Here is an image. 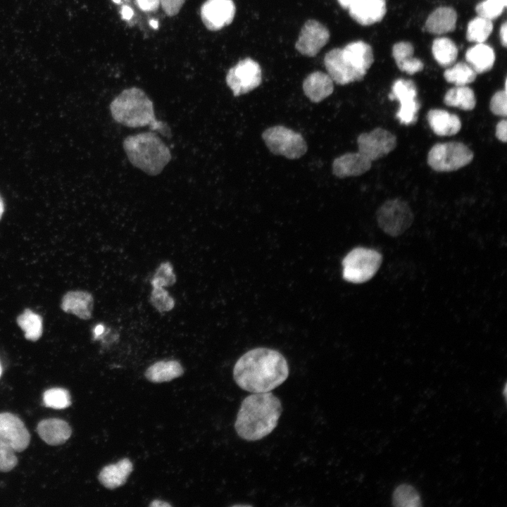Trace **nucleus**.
<instances>
[{"label": "nucleus", "instance_id": "obj_1", "mask_svg": "<svg viewBox=\"0 0 507 507\" xmlns=\"http://www.w3.org/2000/svg\"><path fill=\"white\" fill-rule=\"evenodd\" d=\"M289 375L288 363L277 351L256 348L237 361L233 377L237 384L252 393L268 392L279 387Z\"/></svg>", "mask_w": 507, "mask_h": 507}, {"label": "nucleus", "instance_id": "obj_2", "mask_svg": "<svg viewBox=\"0 0 507 507\" xmlns=\"http://www.w3.org/2000/svg\"><path fill=\"white\" fill-rule=\"evenodd\" d=\"M282 411L281 402L273 394L254 393L242 402L234 423L235 430L244 440L261 439L276 427Z\"/></svg>", "mask_w": 507, "mask_h": 507}, {"label": "nucleus", "instance_id": "obj_3", "mask_svg": "<svg viewBox=\"0 0 507 507\" xmlns=\"http://www.w3.org/2000/svg\"><path fill=\"white\" fill-rule=\"evenodd\" d=\"M109 108L113 120L124 126L140 127L148 125L150 130L158 131L167 137L171 136L167 123L156 120L152 101L138 87L123 90L111 102Z\"/></svg>", "mask_w": 507, "mask_h": 507}, {"label": "nucleus", "instance_id": "obj_4", "mask_svg": "<svg viewBox=\"0 0 507 507\" xmlns=\"http://www.w3.org/2000/svg\"><path fill=\"white\" fill-rule=\"evenodd\" d=\"M374 61L372 48L363 41L335 48L327 53L324 64L335 83L344 85L361 80Z\"/></svg>", "mask_w": 507, "mask_h": 507}, {"label": "nucleus", "instance_id": "obj_5", "mask_svg": "<svg viewBox=\"0 0 507 507\" xmlns=\"http://www.w3.org/2000/svg\"><path fill=\"white\" fill-rule=\"evenodd\" d=\"M123 146L132 165L149 175L160 174L172 158L169 148L154 132L129 135Z\"/></svg>", "mask_w": 507, "mask_h": 507}, {"label": "nucleus", "instance_id": "obj_6", "mask_svg": "<svg viewBox=\"0 0 507 507\" xmlns=\"http://www.w3.org/2000/svg\"><path fill=\"white\" fill-rule=\"evenodd\" d=\"M382 255L374 249L357 247L342 261L343 278L353 283H363L370 280L380 268Z\"/></svg>", "mask_w": 507, "mask_h": 507}, {"label": "nucleus", "instance_id": "obj_7", "mask_svg": "<svg viewBox=\"0 0 507 507\" xmlns=\"http://www.w3.org/2000/svg\"><path fill=\"white\" fill-rule=\"evenodd\" d=\"M470 148L459 142L434 144L427 154V163L437 172H451L468 165L473 158Z\"/></svg>", "mask_w": 507, "mask_h": 507}, {"label": "nucleus", "instance_id": "obj_8", "mask_svg": "<svg viewBox=\"0 0 507 507\" xmlns=\"http://www.w3.org/2000/svg\"><path fill=\"white\" fill-rule=\"evenodd\" d=\"M262 138L275 155L289 159H297L307 151V144L300 133L282 125H275L265 130Z\"/></svg>", "mask_w": 507, "mask_h": 507}, {"label": "nucleus", "instance_id": "obj_9", "mask_svg": "<svg viewBox=\"0 0 507 507\" xmlns=\"http://www.w3.org/2000/svg\"><path fill=\"white\" fill-rule=\"evenodd\" d=\"M413 218L408 204L399 199L385 201L377 211L379 227L392 237H398L406 231L411 226Z\"/></svg>", "mask_w": 507, "mask_h": 507}, {"label": "nucleus", "instance_id": "obj_10", "mask_svg": "<svg viewBox=\"0 0 507 507\" xmlns=\"http://www.w3.org/2000/svg\"><path fill=\"white\" fill-rule=\"evenodd\" d=\"M225 81L234 96L246 94L261 84V67L256 61L246 58L228 70Z\"/></svg>", "mask_w": 507, "mask_h": 507}, {"label": "nucleus", "instance_id": "obj_11", "mask_svg": "<svg viewBox=\"0 0 507 507\" xmlns=\"http://www.w3.org/2000/svg\"><path fill=\"white\" fill-rule=\"evenodd\" d=\"M416 97L417 89L412 80L399 79L394 82L389 98L400 103L396 117L401 124L408 125L416 121L420 108Z\"/></svg>", "mask_w": 507, "mask_h": 507}, {"label": "nucleus", "instance_id": "obj_12", "mask_svg": "<svg viewBox=\"0 0 507 507\" xmlns=\"http://www.w3.org/2000/svg\"><path fill=\"white\" fill-rule=\"evenodd\" d=\"M358 152L370 161L385 156L396 146V138L390 132L375 128L370 132H364L357 138Z\"/></svg>", "mask_w": 507, "mask_h": 507}, {"label": "nucleus", "instance_id": "obj_13", "mask_svg": "<svg viewBox=\"0 0 507 507\" xmlns=\"http://www.w3.org/2000/svg\"><path fill=\"white\" fill-rule=\"evenodd\" d=\"M30 441V434L19 417L11 413H0V443L20 452L28 446Z\"/></svg>", "mask_w": 507, "mask_h": 507}, {"label": "nucleus", "instance_id": "obj_14", "mask_svg": "<svg viewBox=\"0 0 507 507\" xmlns=\"http://www.w3.org/2000/svg\"><path fill=\"white\" fill-rule=\"evenodd\" d=\"M329 39L330 32L325 25L315 20H308L301 28L295 48L303 55L314 56Z\"/></svg>", "mask_w": 507, "mask_h": 507}, {"label": "nucleus", "instance_id": "obj_15", "mask_svg": "<svg viewBox=\"0 0 507 507\" xmlns=\"http://www.w3.org/2000/svg\"><path fill=\"white\" fill-rule=\"evenodd\" d=\"M235 11L232 0H206L201 7V18L208 30L218 31L232 22Z\"/></svg>", "mask_w": 507, "mask_h": 507}, {"label": "nucleus", "instance_id": "obj_16", "mask_svg": "<svg viewBox=\"0 0 507 507\" xmlns=\"http://www.w3.org/2000/svg\"><path fill=\"white\" fill-rule=\"evenodd\" d=\"M371 163L358 151L346 153L333 161L332 173L339 178L358 176L369 170Z\"/></svg>", "mask_w": 507, "mask_h": 507}, {"label": "nucleus", "instance_id": "obj_17", "mask_svg": "<svg viewBox=\"0 0 507 507\" xmlns=\"http://www.w3.org/2000/svg\"><path fill=\"white\" fill-rule=\"evenodd\" d=\"M348 9L350 16L362 25L381 21L387 11L385 0H361Z\"/></svg>", "mask_w": 507, "mask_h": 507}, {"label": "nucleus", "instance_id": "obj_18", "mask_svg": "<svg viewBox=\"0 0 507 507\" xmlns=\"http://www.w3.org/2000/svg\"><path fill=\"white\" fill-rule=\"evenodd\" d=\"M303 90L312 102L318 103L333 92L334 82L328 73L315 71L304 79Z\"/></svg>", "mask_w": 507, "mask_h": 507}, {"label": "nucleus", "instance_id": "obj_19", "mask_svg": "<svg viewBox=\"0 0 507 507\" xmlns=\"http://www.w3.org/2000/svg\"><path fill=\"white\" fill-rule=\"evenodd\" d=\"M37 431L43 441L53 446L65 443L72 434L69 424L58 418L41 420L37 425Z\"/></svg>", "mask_w": 507, "mask_h": 507}, {"label": "nucleus", "instance_id": "obj_20", "mask_svg": "<svg viewBox=\"0 0 507 507\" xmlns=\"http://www.w3.org/2000/svg\"><path fill=\"white\" fill-rule=\"evenodd\" d=\"M94 300L92 294L85 291H70L62 299L61 308L68 313H73L83 320L92 317Z\"/></svg>", "mask_w": 507, "mask_h": 507}, {"label": "nucleus", "instance_id": "obj_21", "mask_svg": "<svg viewBox=\"0 0 507 507\" xmlns=\"http://www.w3.org/2000/svg\"><path fill=\"white\" fill-rule=\"evenodd\" d=\"M427 120L432 130L439 136L454 135L461 128V121L458 116L442 109L430 110Z\"/></svg>", "mask_w": 507, "mask_h": 507}, {"label": "nucleus", "instance_id": "obj_22", "mask_svg": "<svg viewBox=\"0 0 507 507\" xmlns=\"http://www.w3.org/2000/svg\"><path fill=\"white\" fill-rule=\"evenodd\" d=\"M133 469L128 458H123L115 464L105 466L99 475V482L108 489H115L123 485Z\"/></svg>", "mask_w": 507, "mask_h": 507}, {"label": "nucleus", "instance_id": "obj_23", "mask_svg": "<svg viewBox=\"0 0 507 507\" xmlns=\"http://www.w3.org/2000/svg\"><path fill=\"white\" fill-rule=\"evenodd\" d=\"M457 14L450 7H439L427 18L425 28L432 34L442 35L452 32L456 27Z\"/></svg>", "mask_w": 507, "mask_h": 507}, {"label": "nucleus", "instance_id": "obj_24", "mask_svg": "<svg viewBox=\"0 0 507 507\" xmlns=\"http://www.w3.org/2000/svg\"><path fill=\"white\" fill-rule=\"evenodd\" d=\"M413 46L408 42H398L392 48V55L398 68L409 75L421 71L424 66L420 60L413 57Z\"/></svg>", "mask_w": 507, "mask_h": 507}, {"label": "nucleus", "instance_id": "obj_25", "mask_svg": "<svg viewBox=\"0 0 507 507\" xmlns=\"http://www.w3.org/2000/svg\"><path fill=\"white\" fill-rule=\"evenodd\" d=\"M465 60L477 74L482 73L492 69L495 61V54L491 46L483 43H477L466 51Z\"/></svg>", "mask_w": 507, "mask_h": 507}, {"label": "nucleus", "instance_id": "obj_26", "mask_svg": "<svg viewBox=\"0 0 507 507\" xmlns=\"http://www.w3.org/2000/svg\"><path fill=\"white\" fill-rule=\"evenodd\" d=\"M184 370L176 361H158L151 365L145 372V376L152 382L170 381L181 376Z\"/></svg>", "mask_w": 507, "mask_h": 507}, {"label": "nucleus", "instance_id": "obj_27", "mask_svg": "<svg viewBox=\"0 0 507 507\" xmlns=\"http://www.w3.org/2000/svg\"><path fill=\"white\" fill-rule=\"evenodd\" d=\"M446 106L457 107L464 111L472 110L476 105L473 90L465 86H456L449 89L444 95Z\"/></svg>", "mask_w": 507, "mask_h": 507}, {"label": "nucleus", "instance_id": "obj_28", "mask_svg": "<svg viewBox=\"0 0 507 507\" xmlns=\"http://www.w3.org/2000/svg\"><path fill=\"white\" fill-rule=\"evenodd\" d=\"M432 51L434 59L443 67L452 65L458 56L456 45L451 39L447 37L436 39L433 42Z\"/></svg>", "mask_w": 507, "mask_h": 507}, {"label": "nucleus", "instance_id": "obj_29", "mask_svg": "<svg viewBox=\"0 0 507 507\" xmlns=\"http://www.w3.org/2000/svg\"><path fill=\"white\" fill-rule=\"evenodd\" d=\"M17 323L24 331L25 337L27 340L35 342L41 337L43 332L42 318L30 309H25L17 318Z\"/></svg>", "mask_w": 507, "mask_h": 507}, {"label": "nucleus", "instance_id": "obj_30", "mask_svg": "<svg viewBox=\"0 0 507 507\" xmlns=\"http://www.w3.org/2000/svg\"><path fill=\"white\" fill-rule=\"evenodd\" d=\"M476 72L466 63L459 62L446 69L444 73L445 80L456 86H465L475 81Z\"/></svg>", "mask_w": 507, "mask_h": 507}, {"label": "nucleus", "instance_id": "obj_31", "mask_svg": "<svg viewBox=\"0 0 507 507\" xmlns=\"http://www.w3.org/2000/svg\"><path fill=\"white\" fill-rule=\"evenodd\" d=\"M492 30V20L478 15L469 22L466 38L470 42L483 43L489 37Z\"/></svg>", "mask_w": 507, "mask_h": 507}, {"label": "nucleus", "instance_id": "obj_32", "mask_svg": "<svg viewBox=\"0 0 507 507\" xmlns=\"http://www.w3.org/2000/svg\"><path fill=\"white\" fill-rule=\"evenodd\" d=\"M392 504L399 507L421 506V499L417 490L411 485L403 484L398 486L392 496Z\"/></svg>", "mask_w": 507, "mask_h": 507}, {"label": "nucleus", "instance_id": "obj_33", "mask_svg": "<svg viewBox=\"0 0 507 507\" xmlns=\"http://www.w3.org/2000/svg\"><path fill=\"white\" fill-rule=\"evenodd\" d=\"M43 401L46 406L54 409H63L71 404L70 396L63 388H51L45 391Z\"/></svg>", "mask_w": 507, "mask_h": 507}, {"label": "nucleus", "instance_id": "obj_34", "mask_svg": "<svg viewBox=\"0 0 507 507\" xmlns=\"http://www.w3.org/2000/svg\"><path fill=\"white\" fill-rule=\"evenodd\" d=\"M507 0H485L475 8L479 16L493 20L499 17L506 7Z\"/></svg>", "mask_w": 507, "mask_h": 507}, {"label": "nucleus", "instance_id": "obj_35", "mask_svg": "<svg viewBox=\"0 0 507 507\" xmlns=\"http://www.w3.org/2000/svg\"><path fill=\"white\" fill-rule=\"evenodd\" d=\"M175 281L176 277L171 263L165 262L158 268L151 283L153 287H164L173 285Z\"/></svg>", "mask_w": 507, "mask_h": 507}, {"label": "nucleus", "instance_id": "obj_36", "mask_svg": "<svg viewBox=\"0 0 507 507\" xmlns=\"http://www.w3.org/2000/svg\"><path fill=\"white\" fill-rule=\"evenodd\" d=\"M150 301L153 306L161 313L169 311L175 306L174 299L163 287H153Z\"/></svg>", "mask_w": 507, "mask_h": 507}, {"label": "nucleus", "instance_id": "obj_37", "mask_svg": "<svg viewBox=\"0 0 507 507\" xmlns=\"http://www.w3.org/2000/svg\"><path fill=\"white\" fill-rule=\"evenodd\" d=\"M18 463L15 451L8 446L0 443V471L8 472Z\"/></svg>", "mask_w": 507, "mask_h": 507}, {"label": "nucleus", "instance_id": "obj_38", "mask_svg": "<svg viewBox=\"0 0 507 507\" xmlns=\"http://www.w3.org/2000/svg\"><path fill=\"white\" fill-rule=\"evenodd\" d=\"M490 110L494 115L506 116L507 94L506 89L499 90L492 96L490 101Z\"/></svg>", "mask_w": 507, "mask_h": 507}, {"label": "nucleus", "instance_id": "obj_39", "mask_svg": "<svg viewBox=\"0 0 507 507\" xmlns=\"http://www.w3.org/2000/svg\"><path fill=\"white\" fill-rule=\"evenodd\" d=\"M186 0H160V4L168 16L176 15Z\"/></svg>", "mask_w": 507, "mask_h": 507}, {"label": "nucleus", "instance_id": "obj_40", "mask_svg": "<svg viewBox=\"0 0 507 507\" xmlns=\"http://www.w3.org/2000/svg\"><path fill=\"white\" fill-rule=\"evenodd\" d=\"M139 8L144 12L156 11L160 4V0H136Z\"/></svg>", "mask_w": 507, "mask_h": 507}, {"label": "nucleus", "instance_id": "obj_41", "mask_svg": "<svg viewBox=\"0 0 507 507\" xmlns=\"http://www.w3.org/2000/svg\"><path fill=\"white\" fill-rule=\"evenodd\" d=\"M507 121L506 119L500 120L496 126V137L502 142H506L507 140Z\"/></svg>", "mask_w": 507, "mask_h": 507}, {"label": "nucleus", "instance_id": "obj_42", "mask_svg": "<svg viewBox=\"0 0 507 507\" xmlns=\"http://www.w3.org/2000/svg\"><path fill=\"white\" fill-rule=\"evenodd\" d=\"M500 39L502 45L506 46L507 44V23L505 22L500 28L499 32Z\"/></svg>", "mask_w": 507, "mask_h": 507}, {"label": "nucleus", "instance_id": "obj_43", "mask_svg": "<svg viewBox=\"0 0 507 507\" xmlns=\"http://www.w3.org/2000/svg\"><path fill=\"white\" fill-rule=\"evenodd\" d=\"M121 15L123 19L128 20L132 18L133 15V11L130 7L124 6L121 8Z\"/></svg>", "mask_w": 507, "mask_h": 507}, {"label": "nucleus", "instance_id": "obj_44", "mask_svg": "<svg viewBox=\"0 0 507 507\" xmlns=\"http://www.w3.org/2000/svg\"><path fill=\"white\" fill-rule=\"evenodd\" d=\"M340 6L344 8H349L351 6L361 0H337Z\"/></svg>", "mask_w": 507, "mask_h": 507}, {"label": "nucleus", "instance_id": "obj_45", "mask_svg": "<svg viewBox=\"0 0 507 507\" xmlns=\"http://www.w3.org/2000/svg\"><path fill=\"white\" fill-rule=\"evenodd\" d=\"M149 506H151V507H168V506H171V505L166 501H161V500H154L149 504Z\"/></svg>", "mask_w": 507, "mask_h": 507}, {"label": "nucleus", "instance_id": "obj_46", "mask_svg": "<svg viewBox=\"0 0 507 507\" xmlns=\"http://www.w3.org/2000/svg\"><path fill=\"white\" fill-rule=\"evenodd\" d=\"M105 327L103 325H98L94 330V338L100 337L104 332Z\"/></svg>", "mask_w": 507, "mask_h": 507}, {"label": "nucleus", "instance_id": "obj_47", "mask_svg": "<svg viewBox=\"0 0 507 507\" xmlns=\"http://www.w3.org/2000/svg\"><path fill=\"white\" fill-rule=\"evenodd\" d=\"M4 212V204L0 196V220L3 215Z\"/></svg>", "mask_w": 507, "mask_h": 507}, {"label": "nucleus", "instance_id": "obj_48", "mask_svg": "<svg viewBox=\"0 0 507 507\" xmlns=\"http://www.w3.org/2000/svg\"><path fill=\"white\" fill-rule=\"evenodd\" d=\"M149 25L154 29H156L157 27H158V23L157 20H151L149 21Z\"/></svg>", "mask_w": 507, "mask_h": 507}, {"label": "nucleus", "instance_id": "obj_49", "mask_svg": "<svg viewBox=\"0 0 507 507\" xmlns=\"http://www.w3.org/2000/svg\"><path fill=\"white\" fill-rule=\"evenodd\" d=\"M114 3L119 4L120 0H112Z\"/></svg>", "mask_w": 507, "mask_h": 507}, {"label": "nucleus", "instance_id": "obj_50", "mask_svg": "<svg viewBox=\"0 0 507 507\" xmlns=\"http://www.w3.org/2000/svg\"><path fill=\"white\" fill-rule=\"evenodd\" d=\"M1 373H2V368H1V363H0V377L1 375Z\"/></svg>", "mask_w": 507, "mask_h": 507}]
</instances>
